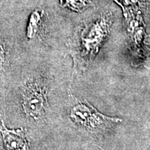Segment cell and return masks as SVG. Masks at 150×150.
Segmentation results:
<instances>
[{"label": "cell", "instance_id": "obj_1", "mask_svg": "<svg viewBox=\"0 0 150 150\" xmlns=\"http://www.w3.org/2000/svg\"><path fill=\"white\" fill-rule=\"evenodd\" d=\"M112 25V14L107 13L78 26L67 43L74 61V71L81 72L86 70L107 39Z\"/></svg>", "mask_w": 150, "mask_h": 150}, {"label": "cell", "instance_id": "obj_2", "mask_svg": "<svg viewBox=\"0 0 150 150\" xmlns=\"http://www.w3.org/2000/svg\"><path fill=\"white\" fill-rule=\"evenodd\" d=\"M70 115L76 125L92 132L106 131L122 121L118 117L103 115L87 101L74 105Z\"/></svg>", "mask_w": 150, "mask_h": 150}, {"label": "cell", "instance_id": "obj_3", "mask_svg": "<svg viewBox=\"0 0 150 150\" xmlns=\"http://www.w3.org/2000/svg\"><path fill=\"white\" fill-rule=\"evenodd\" d=\"M45 103V94L42 86L33 83L28 87L23 97V109L26 115L32 117L40 115Z\"/></svg>", "mask_w": 150, "mask_h": 150}, {"label": "cell", "instance_id": "obj_4", "mask_svg": "<svg viewBox=\"0 0 150 150\" xmlns=\"http://www.w3.org/2000/svg\"><path fill=\"white\" fill-rule=\"evenodd\" d=\"M1 133L7 150H28V141L22 129L11 130L2 124Z\"/></svg>", "mask_w": 150, "mask_h": 150}, {"label": "cell", "instance_id": "obj_5", "mask_svg": "<svg viewBox=\"0 0 150 150\" xmlns=\"http://www.w3.org/2000/svg\"><path fill=\"white\" fill-rule=\"evenodd\" d=\"M45 20V14L42 9H35L30 16L27 27V37L29 39H35L41 34Z\"/></svg>", "mask_w": 150, "mask_h": 150}, {"label": "cell", "instance_id": "obj_6", "mask_svg": "<svg viewBox=\"0 0 150 150\" xmlns=\"http://www.w3.org/2000/svg\"><path fill=\"white\" fill-rule=\"evenodd\" d=\"M60 4L63 8L80 13L93 5V3L91 0H60Z\"/></svg>", "mask_w": 150, "mask_h": 150}, {"label": "cell", "instance_id": "obj_7", "mask_svg": "<svg viewBox=\"0 0 150 150\" xmlns=\"http://www.w3.org/2000/svg\"><path fill=\"white\" fill-rule=\"evenodd\" d=\"M4 48L2 45L0 44V69L3 67L4 63Z\"/></svg>", "mask_w": 150, "mask_h": 150}]
</instances>
